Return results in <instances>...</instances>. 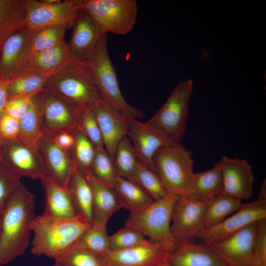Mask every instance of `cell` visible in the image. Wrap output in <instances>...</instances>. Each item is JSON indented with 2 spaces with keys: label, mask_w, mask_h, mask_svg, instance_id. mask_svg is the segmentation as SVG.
<instances>
[{
  "label": "cell",
  "mask_w": 266,
  "mask_h": 266,
  "mask_svg": "<svg viewBox=\"0 0 266 266\" xmlns=\"http://www.w3.org/2000/svg\"><path fill=\"white\" fill-rule=\"evenodd\" d=\"M35 197L22 183L1 217L0 266L22 255L27 249L36 215Z\"/></svg>",
  "instance_id": "6da1fadb"
},
{
  "label": "cell",
  "mask_w": 266,
  "mask_h": 266,
  "mask_svg": "<svg viewBox=\"0 0 266 266\" xmlns=\"http://www.w3.org/2000/svg\"><path fill=\"white\" fill-rule=\"evenodd\" d=\"M90 225L82 216L58 218L42 214L32 224V253L56 259L72 246Z\"/></svg>",
  "instance_id": "7a4b0ae2"
},
{
  "label": "cell",
  "mask_w": 266,
  "mask_h": 266,
  "mask_svg": "<svg viewBox=\"0 0 266 266\" xmlns=\"http://www.w3.org/2000/svg\"><path fill=\"white\" fill-rule=\"evenodd\" d=\"M44 89L58 94L79 110L103 102L87 63L74 59L51 73Z\"/></svg>",
  "instance_id": "3957f363"
},
{
  "label": "cell",
  "mask_w": 266,
  "mask_h": 266,
  "mask_svg": "<svg viewBox=\"0 0 266 266\" xmlns=\"http://www.w3.org/2000/svg\"><path fill=\"white\" fill-rule=\"evenodd\" d=\"M87 64L103 102L128 118L137 119L144 116V112L129 104L121 93L115 69L108 54L107 33L101 36Z\"/></svg>",
  "instance_id": "277c9868"
},
{
  "label": "cell",
  "mask_w": 266,
  "mask_h": 266,
  "mask_svg": "<svg viewBox=\"0 0 266 266\" xmlns=\"http://www.w3.org/2000/svg\"><path fill=\"white\" fill-rule=\"evenodd\" d=\"M153 161L167 192L178 197L187 196L194 173L192 151L181 143L176 144L159 149Z\"/></svg>",
  "instance_id": "5b68a950"
},
{
  "label": "cell",
  "mask_w": 266,
  "mask_h": 266,
  "mask_svg": "<svg viewBox=\"0 0 266 266\" xmlns=\"http://www.w3.org/2000/svg\"><path fill=\"white\" fill-rule=\"evenodd\" d=\"M178 198L168 193L143 209L130 213L124 226L138 231L154 243L176 249L178 243L171 235L170 224L173 208Z\"/></svg>",
  "instance_id": "8992f818"
},
{
  "label": "cell",
  "mask_w": 266,
  "mask_h": 266,
  "mask_svg": "<svg viewBox=\"0 0 266 266\" xmlns=\"http://www.w3.org/2000/svg\"><path fill=\"white\" fill-rule=\"evenodd\" d=\"M193 86L189 79L179 83L163 105L146 122L175 144L181 143L186 130Z\"/></svg>",
  "instance_id": "52a82bcc"
},
{
  "label": "cell",
  "mask_w": 266,
  "mask_h": 266,
  "mask_svg": "<svg viewBox=\"0 0 266 266\" xmlns=\"http://www.w3.org/2000/svg\"><path fill=\"white\" fill-rule=\"evenodd\" d=\"M86 10L103 33L126 34L133 29L138 6L135 0H83Z\"/></svg>",
  "instance_id": "ba28073f"
},
{
  "label": "cell",
  "mask_w": 266,
  "mask_h": 266,
  "mask_svg": "<svg viewBox=\"0 0 266 266\" xmlns=\"http://www.w3.org/2000/svg\"><path fill=\"white\" fill-rule=\"evenodd\" d=\"M42 133L52 135L78 127L80 112L62 97L48 90L36 93Z\"/></svg>",
  "instance_id": "9c48e42d"
},
{
  "label": "cell",
  "mask_w": 266,
  "mask_h": 266,
  "mask_svg": "<svg viewBox=\"0 0 266 266\" xmlns=\"http://www.w3.org/2000/svg\"><path fill=\"white\" fill-rule=\"evenodd\" d=\"M83 9V0H59L51 3L27 0L25 26L32 30L58 25L72 27Z\"/></svg>",
  "instance_id": "30bf717a"
},
{
  "label": "cell",
  "mask_w": 266,
  "mask_h": 266,
  "mask_svg": "<svg viewBox=\"0 0 266 266\" xmlns=\"http://www.w3.org/2000/svg\"><path fill=\"white\" fill-rule=\"evenodd\" d=\"M205 202L189 196L178 197L172 210L171 235L178 243L189 242L204 228Z\"/></svg>",
  "instance_id": "8fae6325"
},
{
  "label": "cell",
  "mask_w": 266,
  "mask_h": 266,
  "mask_svg": "<svg viewBox=\"0 0 266 266\" xmlns=\"http://www.w3.org/2000/svg\"><path fill=\"white\" fill-rule=\"evenodd\" d=\"M0 159L21 177L41 180L45 177L37 150L19 138L0 140Z\"/></svg>",
  "instance_id": "7c38bea8"
},
{
  "label": "cell",
  "mask_w": 266,
  "mask_h": 266,
  "mask_svg": "<svg viewBox=\"0 0 266 266\" xmlns=\"http://www.w3.org/2000/svg\"><path fill=\"white\" fill-rule=\"evenodd\" d=\"M266 219V200L258 199L242 203L231 216L213 227L204 229L197 237L207 245L219 242L248 226Z\"/></svg>",
  "instance_id": "4fadbf2b"
},
{
  "label": "cell",
  "mask_w": 266,
  "mask_h": 266,
  "mask_svg": "<svg viewBox=\"0 0 266 266\" xmlns=\"http://www.w3.org/2000/svg\"><path fill=\"white\" fill-rule=\"evenodd\" d=\"M127 136L133 146L139 162L156 172L153 161L154 155L160 149L176 144L154 127L133 118H128Z\"/></svg>",
  "instance_id": "5bb4252c"
},
{
  "label": "cell",
  "mask_w": 266,
  "mask_h": 266,
  "mask_svg": "<svg viewBox=\"0 0 266 266\" xmlns=\"http://www.w3.org/2000/svg\"><path fill=\"white\" fill-rule=\"evenodd\" d=\"M175 248L148 240L119 251L110 250L103 256L110 266H159L167 261Z\"/></svg>",
  "instance_id": "9a60e30c"
},
{
  "label": "cell",
  "mask_w": 266,
  "mask_h": 266,
  "mask_svg": "<svg viewBox=\"0 0 266 266\" xmlns=\"http://www.w3.org/2000/svg\"><path fill=\"white\" fill-rule=\"evenodd\" d=\"M215 164L222 174L223 193L241 200L251 197L254 176L250 163L244 159L223 156Z\"/></svg>",
  "instance_id": "2e32d148"
},
{
  "label": "cell",
  "mask_w": 266,
  "mask_h": 266,
  "mask_svg": "<svg viewBox=\"0 0 266 266\" xmlns=\"http://www.w3.org/2000/svg\"><path fill=\"white\" fill-rule=\"evenodd\" d=\"M36 149L45 177L67 190L74 168L68 152L57 146L51 136L44 134L37 143Z\"/></svg>",
  "instance_id": "e0dca14e"
},
{
  "label": "cell",
  "mask_w": 266,
  "mask_h": 266,
  "mask_svg": "<svg viewBox=\"0 0 266 266\" xmlns=\"http://www.w3.org/2000/svg\"><path fill=\"white\" fill-rule=\"evenodd\" d=\"M32 32L24 26L4 42L0 52V79L10 81L21 73L28 59Z\"/></svg>",
  "instance_id": "ac0fdd59"
},
{
  "label": "cell",
  "mask_w": 266,
  "mask_h": 266,
  "mask_svg": "<svg viewBox=\"0 0 266 266\" xmlns=\"http://www.w3.org/2000/svg\"><path fill=\"white\" fill-rule=\"evenodd\" d=\"M257 222L209 245L230 266H250Z\"/></svg>",
  "instance_id": "d6986e66"
},
{
  "label": "cell",
  "mask_w": 266,
  "mask_h": 266,
  "mask_svg": "<svg viewBox=\"0 0 266 266\" xmlns=\"http://www.w3.org/2000/svg\"><path fill=\"white\" fill-rule=\"evenodd\" d=\"M73 31L68 43L74 60L87 63L92 58L103 34L100 27L83 9L73 26Z\"/></svg>",
  "instance_id": "ffe728a7"
},
{
  "label": "cell",
  "mask_w": 266,
  "mask_h": 266,
  "mask_svg": "<svg viewBox=\"0 0 266 266\" xmlns=\"http://www.w3.org/2000/svg\"><path fill=\"white\" fill-rule=\"evenodd\" d=\"M101 134L104 148L112 158L120 141L127 136L128 118L104 102L92 108Z\"/></svg>",
  "instance_id": "44dd1931"
},
{
  "label": "cell",
  "mask_w": 266,
  "mask_h": 266,
  "mask_svg": "<svg viewBox=\"0 0 266 266\" xmlns=\"http://www.w3.org/2000/svg\"><path fill=\"white\" fill-rule=\"evenodd\" d=\"M166 262L170 266H230L210 245L190 241L178 243Z\"/></svg>",
  "instance_id": "7402d4cb"
},
{
  "label": "cell",
  "mask_w": 266,
  "mask_h": 266,
  "mask_svg": "<svg viewBox=\"0 0 266 266\" xmlns=\"http://www.w3.org/2000/svg\"><path fill=\"white\" fill-rule=\"evenodd\" d=\"M92 192L93 201V223L107 224L109 218L123 208L119 197L114 186L98 180L91 170L83 173Z\"/></svg>",
  "instance_id": "603a6c76"
},
{
  "label": "cell",
  "mask_w": 266,
  "mask_h": 266,
  "mask_svg": "<svg viewBox=\"0 0 266 266\" xmlns=\"http://www.w3.org/2000/svg\"><path fill=\"white\" fill-rule=\"evenodd\" d=\"M73 60L65 41L30 56L21 72L48 74Z\"/></svg>",
  "instance_id": "cb8c5ba5"
},
{
  "label": "cell",
  "mask_w": 266,
  "mask_h": 266,
  "mask_svg": "<svg viewBox=\"0 0 266 266\" xmlns=\"http://www.w3.org/2000/svg\"><path fill=\"white\" fill-rule=\"evenodd\" d=\"M67 191L76 214L83 217L91 226L93 220L92 190L84 174L74 166Z\"/></svg>",
  "instance_id": "d4e9b609"
},
{
  "label": "cell",
  "mask_w": 266,
  "mask_h": 266,
  "mask_svg": "<svg viewBox=\"0 0 266 266\" xmlns=\"http://www.w3.org/2000/svg\"><path fill=\"white\" fill-rule=\"evenodd\" d=\"M41 181L45 194V206L43 214L64 218L77 215L67 189L47 177H45Z\"/></svg>",
  "instance_id": "484cf974"
},
{
  "label": "cell",
  "mask_w": 266,
  "mask_h": 266,
  "mask_svg": "<svg viewBox=\"0 0 266 266\" xmlns=\"http://www.w3.org/2000/svg\"><path fill=\"white\" fill-rule=\"evenodd\" d=\"M223 190L222 174L220 168L215 164L210 169L194 172L187 196L206 202L223 193Z\"/></svg>",
  "instance_id": "4316f807"
},
{
  "label": "cell",
  "mask_w": 266,
  "mask_h": 266,
  "mask_svg": "<svg viewBox=\"0 0 266 266\" xmlns=\"http://www.w3.org/2000/svg\"><path fill=\"white\" fill-rule=\"evenodd\" d=\"M27 0H0V48L14 32L25 26Z\"/></svg>",
  "instance_id": "83f0119b"
},
{
  "label": "cell",
  "mask_w": 266,
  "mask_h": 266,
  "mask_svg": "<svg viewBox=\"0 0 266 266\" xmlns=\"http://www.w3.org/2000/svg\"><path fill=\"white\" fill-rule=\"evenodd\" d=\"M114 187L119 197L123 208L129 210L130 213L139 211L154 201L133 180L117 176Z\"/></svg>",
  "instance_id": "f1b7e54d"
},
{
  "label": "cell",
  "mask_w": 266,
  "mask_h": 266,
  "mask_svg": "<svg viewBox=\"0 0 266 266\" xmlns=\"http://www.w3.org/2000/svg\"><path fill=\"white\" fill-rule=\"evenodd\" d=\"M205 202V228L212 227L220 223L230 214L238 210L242 204L241 200L224 193Z\"/></svg>",
  "instance_id": "f546056e"
},
{
  "label": "cell",
  "mask_w": 266,
  "mask_h": 266,
  "mask_svg": "<svg viewBox=\"0 0 266 266\" xmlns=\"http://www.w3.org/2000/svg\"><path fill=\"white\" fill-rule=\"evenodd\" d=\"M67 29L65 25H58L33 30L28 47V59L35 53L65 41Z\"/></svg>",
  "instance_id": "4dcf8cb0"
},
{
  "label": "cell",
  "mask_w": 266,
  "mask_h": 266,
  "mask_svg": "<svg viewBox=\"0 0 266 266\" xmlns=\"http://www.w3.org/2000/svg\"><path fill=\"white\" fill-rule=\"evenodd\" d=\"M36 93L33 97L29 110L19 120L18 138L37 150V143L43 133Z\"/></svg>",
  "instance_id": "1f68e13d"
},
{
  "label": "cell",
  "mask_w": 266,
  "mask_h": 266,
  "mask_svg": "<svg viewBox=\"0 0 266 266\" xmlns=\"http://www.w3.org/2000/svg\"><path fill=\"white\" fill-rule=\"evenodd\" d=\"M113 161L117 176L133 180L140 162L131 140L127 136L118 144Z\"/></svg>",
  "instance_id": "d6a6232c"
},
{
  "label": "cell",
  "mask_w": 266,
  "mask_h": 266,
  "mask_svg": "<svg viewBox=\"0 0 266 266\" xmlns=\"http://www.w3.org/2000/svg\"><path fill=\"white\" fill-rule=\"evenodd\" d=\"M71 133L74 142L68 153L73 165L84 173L91 170L96 150L78 127Z\"/></svg>",
  "instance_id": "836d02e7"
},
{
  "label": "cell",
  "mask_w": 266,
  "mask_h": 266,
  "mask_svg": "<svg viewBox=\"0 0 266 266\" xmlns=\"http://www.w3.org/2000/svg\"><path fill=\"white\" fill-rule=\"evenodd\" d=\"M106 225L103 223H93L73 245L103 256L110 250Z\"/></svg>",
  "instance_id": "e575fe53"
},
{
  "label": "cell",
  "mask_w": 266,
  "mask_h": 266,
  "mask_svg": "<svg viewBox=\"0 0 266 266\" xmlns=\"http://www.w3.org/2000/svg\"><path fill=\"white\" fill-rule=\"evenodd\" d=\"M50 73H23L15 77L9 81L8 84V100L33 95L43 90L46 79Z\"/></svg>",
  "instance_id": "d590c367"
},
{
  "label": "cell",
  "mask_w": 266,
  "mask_h": 266,
  "mask_svg": "<svg viewBox=\"0 0 266 266\" xmlns=\"http://www.w3.org/2000/svg\"><path fill=\"white\" fill-rule=\"evenodd\" d=\"M54 260L61 266H110L103 256L74 245Z\"/></svg>",
  "instance_id": "8d00e7d4"
},
{
  "label": "cell",
  "mask_w": 266,
  "mask_h": 266,
  "mask_svg": "<svg viewBox=\"0 0 266 266\" xmlns=\"http://www.w3.org/2000/svg\"><path fill=\"white\" fill-rule=\"evenodd\" d=\"M133 180L154 201L163 198L168 194L157 173L140 163L138 164Z\"/></svg>",
  "instance_id": "74e56055"
},
{
  "label": "cell",
  "mask_w": 266,
  "mask_h": 266,
  "mask_svg": "<svg viewBox=\"0 0 266 266\" xmlns=\"http://www.w3.org/2000/svg\"><path fill=\"white\" fill-rule=\"evenodd\" d=\"M91 171L100 181L114 186L117 174L112 158L104 148L96 150Z\"/></svg>",
  "instance_id": "f35d334b"
},
{
  "label": "cell",
  "mask_w": 266,
  "mask_h": 266,
  "mask_svg": "<svg viewBox=\"0 0 266 266\" xmlns=\"http://www.w3.org/2000/svg\"><path fill=\"white\" fill-rule=\"evenodd\" d=\"M21 177L0 161V218L15 191Z\"/></svg>",
  "instance_id": "ab89813d"
},
{
  "label": "cell",
  "mask_w": 266,
  "mask_h": 266,
  "mask_svg": "<svg viewBox=\"0 0 266 266\" xmlns=\"http://www.w3.org/2000/svg\"><path fill=\"white\" fill-rule=\"evenodd\" d=\"M148 240L138 231L124 226L109 236V245L111 251H119L144 243Z\"/></svg>",
  "instance_id": "60d3db41"
},
{
  "label": "cell",
  "mask_w": 266,
  "mask_h": 266,
  "mask_svg": "<svg viewBox=\"0 0 266 266\" xmlns=\"http://www.w3.org/2000/svg\"><path fill=\"white\" fill-rule=\"evenodd\" d=\"M78 128L91 142L96 150L104 148L99 125L92 108L80 111Z\"/></svg>",
  "instance_id": "b9f144b4"
},
{
  "label": "cell",
  "mask_w": 266,
  "mask_h": 266,
  "mask_svg": "<svg viewBox=\"0 0 266 266\" xmlns=\"http://www.w3.org/2000/svg\"><path fill=\"white\" fill-rule=\"evenodd\" d=\"M250 266H266V219L257 222Z\"/></svg>",
  "instance_id": "7bdbcfd3"
},
{
  "label": "cell",
  "mask_w": 266,
  "mask_h": 266,
  "mask_svg": "<svg viewBox=\"0 0 266 266\" xmlns=\"http://www.w3.org/2000/svg\"><path fill=\"white\" fill-rule=\"evenodd\" d=\"M34 95L8 99L4 111L10 116L20 120L29 110Z\"/></svg>",
  "instance_id": "ee69618b"
},
{
  "label": "cell",
  "mask_w": 266,
  "mask_h": 266,
  "mask_svg": "<svg viewBox=\"0 0 266 266\" xmlns=\"http://www.w3.org/2000/svg\"><path fill=\"white\" fill-rule=\"evenodd\" d=\"M19 133V120L10 116L4 111L0 115V140L17 138Z\"/></svg>",
  "instance_id": "f6af8a7d"
},
{
  "label": "cell",
  "mask_w": 266,
  "mask_h": 266,
  "mask_svg": "<svg viewBox=\"0 0 266 266\" xmlns=\"http://www.w3.org/2000/svg\"><path fill=\"white\" fill-rule=\"evenodd\" d=\"M71 132L62 131L50 136L57 146L68 152L72 148L74 142V136Z\"/></svg>",
  "instance_id": "bcb514c9"
},
{
  "label": "cell",
  "mask_w": 266,
  "mask_h": 266,
  "mask_svg": "<svg viewBox=\"0 0 266 266\" xmlns=\"http://www.w3.org/2000/svg\"><path fill=\"white\" fill-rule=\"evenodd\" d=\"M9 81L0 79V115L4 111L8 100L7 88Z\"/></svg>",
  "instance_id": "7dc6e473"
},
{
  "label": "cell",
  "mask_w": 266,
  "mask_h": 266,
  "mask_svg": "<svg viewBox=\"0 0 266 266\" xmlns=\"http://www.w3.org/2000/svg\"><path fill=\"white\" fill-rule=\"evenodd\" d=\"M258 199L262 200H266V183L265 180L261 187L259 192Z\"/></svg>",
  "instance_id": "c3c4849f"
},
{
  "label": "cell",
  "mask_w": 266,
  "mask_h": 266,
  "mask_svg": "<svg viewBox=\"0 0 266 266\" xmlns=\"http://www.w3.org/2000/svg\"><path fill=\"white\" fill-rule=\"evenodd\" d=\"M170 266L168 263H167V262H164L162 264H161L160 266Z\"/></svg>",
  "instance_id": "681fc988"
},
{
  "label": "cell",
  "mask_w": 266,
  "mask_h": 266,
  "mask_svg": "<svg viewBox=\"0 0 266 266\" xmlns=\"http://www.w3.org/2000/svg\"><path fill=\"white\" fill-rule=\"evenodd\" d=\"M53 266H61L58 264V263L55 262V264L53 265Z\"/></svg>",
  "instance_id": "f907efd6"
},
{
  "label": "cell",
  "mask_w": 266,
  "mask_h": 266,
  "mask_svg": "<svg viewBox=\"0 0 266 266\" xmlns=\"http://www.w3.org/2000/svg\"><path fill=\"white\" fill-rule=\"evenodd\" d=\"M0 228H1V217L0 218Z\"/></svg>",
  "instance_id": "816d5d0a"
},
{
  "label": "cell",
  "mask_w": 266,
  "mask_h": 266,
  "mask_svg": "<svg viewBox=\"0 0 266 266\" xmlns=\"http://www.w3.org/2000/svg\"><path fill=\"white\" fill-rule=\"evenodd\" d=\"M1 48H0V52Z\"/></svg>",
  "instance_id": "f5cc1de1"
},
{
  "label": "cell",
  "mask_w": 266,
  "mask_h": 266,
  "mask_svg": "<svg viewBox=\"0 0 266 266\" xmlns=\"http://www.w3.org/2000/svg\"></svg>",
  "instance_id": "db71d44e"
}]
</instances>
